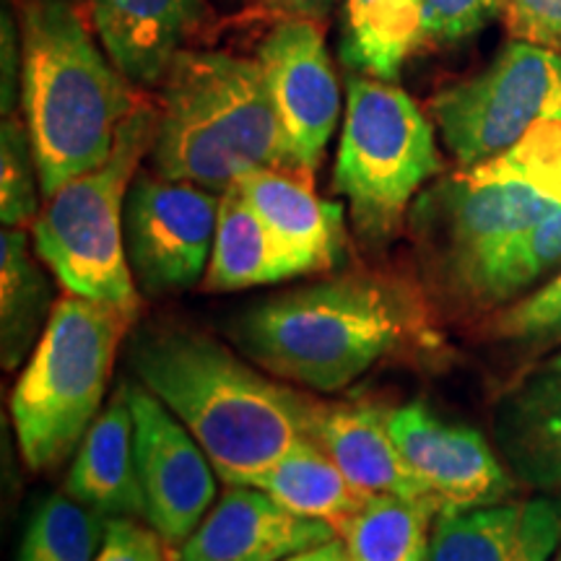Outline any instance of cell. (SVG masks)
<instances>
[{
  "mask_svg": "<svg viewBox=\"0 0 561 561\" xmlns=\"http://www.w3.org/2000/svg\"><path fill=\"white\" fill-rule=\"evenodd\" d=\"M261 216L280 255L297 276L333 271L346 248L341 203L322 201L312 174L299 170H255L237 182Z\"/></svg>",
  "mask_w": 561,
  "mask_h": 561,
  "instance_id": "9a60e30c",
  "label": "cell"
},
{
  "mask_svg": "<svg viewBox=\"0 0 561 561\" xmlns=\"http://www.w3.org/2000/svg\"><path fill=\"white\" fill-rule=\"evenodd\" d=\"M130 367L178 416L224 483L252 486L278 458L314 442L322 403L210 335L182 325H146L130 343Z\"/></svg>",
  "mask_w": 561,
  "mask_h": 561,
  "instance_id": "7a4b0ae2",
  "label": "cell"
},
{
  "mask_svg": "<svg viewBox=\"0 0 561 561\" xmlns=\"http://www.w3.org/2000/svg\"><path fill=\"white\" fill-rule=\"evenodd\" d=\"M294 273L240 187L221 193L214 252L201 291L224 294L289 280Z\"/></svg>",
  "mask_w": 561,
  "mask_h": 561,
  "instance_id": "603a6c76",
  "label": "cell"
},
{
  "mask_svg": "<svg viewBox=\"0 0 561 561\" xmlns=\"http://www.w3.org/2000/svg\"><path fill=\"white\" fill-rule=\"evenodd\" d=\"M62 491L107 517L146 520L128 385L115 390V396L104 403L100 416L83 434Z\"/></svg>",
  "mask_w": 561,
  "mask_h": 561,
  "instance_id": "d6986e66",
  "label": "cell"
},
{
  "mask_svg": "<svg viewBox=\"0 0 561 561\" xmlns=\"http://www.w3.org/2000/svg\"><path fill=\"white\" fill-rule=\"evenodd\" d=\"M437 510L403 496H371L341 533L348 561H426Z\"/></svg>",
  "mask_w": 561,
  "mask_h": 561,
  "instance_id": "484cf974",
  "label": "cell"
},
{
  "mask_svg": "<svg viewBox=\"0 0 561 561\" xmlns=\"http://www.w3.org/2000/svg\"><path fill=\"white\" fill-rule=\"evenodd\" d=\"M297 170L314 174L341 115V89L318 21L280 19L257 53Z\"/></svg>",
  "mask_w": 561,
  "mask_h": 561,
  "instance_id": "4fadbf2b",
  "label": "cell"
},
{
  "mask_svg": "<svg viewBox=\"0 0 561 561\" xmlns=\"http://www.w3.org/2000/svg\"><path fill=\"white\" fill-rule=\"evenodd\" d=\"M551 561H561V546L557 549V553H553V557H551Z\"/></svg>",
  "mask_w": 561,
  "mask_h": 561,
  "instance_id": "8d00e7d4",
  "label": "cell"
},
{
  "mask_svg": "<svg viewBox=\"0 0 561 561\" xmlns=\"http://www.w3.org/2000/svg\"><path fill=\"white\" fill-rule=\"evenodd\" d=\"M546 367H551V369H561V354H557V356H553V359H549V364H546Z\"/></svg>",
  "mask_w": 561,
  "mask_h": 561,
  "instance_id": "d590c367",
  "label": "cell"
},
{
  "mask_svg": "<svg viewBox=\"0 0 561 561\" xmlns=\"http://www.w3.org/2000/svg\"><path fill=\"white\" fill-rule=\"evenodd\" d=\"M561 268V208L536 227L510 237L462 263L439 284L462 305L476 310H500L520 299L533 284Z\"/></svg>",
  "mask_w": 561,
  "mask_h": 561,
  "instance_id": "44dd1931",
  "label": "cell"
},
{
  "mask_svg": "<svg viewBox=\"0 0 561 561\" xmlns=\"http://www.w3.org/2000/svg\"><path fill=\"white\" fill-rule=\"evenodd\" d=\"M335 538L331 525L286 510L268 491L227 483L172 561H280Z\"/></svg>",
  "mask_w": 561,
  "mask_h": 561,
  "instance_id": "5bb4252c",
  "label": "cell"
},
{
  "mask_svg": "<svg viewBox=\"0 0 561 561\" xmlns=\"http://www.w3.org/2000/svg\"><path fill=\"white\" fill-rule=\"evenodd\" d=\"M504 466L538 494H561V369L543 367L504 392L494 409Z\"/></svg>",
  "mask_w": 561,
  "mask_h": 561,
  "instance_id": "ac0fdd59",
  "label": "cell"
},
{
  "mask_svg": "<svg viewBox=\"0 0 561 561\" xmlns=\"http://www.w3.org/2000/svg\"><path fill=\"white\" fill-rule=\"evenodd\" d=\"M94 26L110 60L130 83L164 81L180 45L206 19L203 0H91Z\"/></svg>",
  "mask_w": 561,
  "mask_h": 561,
  "instance_id": "e0dca14e",
  "label": "cell"
},
{
  "mask_svg": "<svg viewBox=\"0 0 561 561\" xmlns=\"http://www.w3.org/2000/svg\"><path fill=\"white\" fill-rule=\"evenodd\" d=\"M388 426L439 515L489 507L515 496L517 479L471 426L442 421L424 403L388 411Z\"/></svg>",
  "mask_w": 561,
  "mask_h": 561,
  "instance_id": "7c38bea8",
  "label": "cell"
},
{
  "mask_svg": "<svg viewBox=\"0 0 561 561\" xmlns=\"http://www.w3.org/2000/svg\"><path fill=\"white\" fill-rule=\"evenodd\" d=\"M561 208V121L419 193L409 229L437 286L462 263Z\"/></svg>",
  "mask_w": 561,
  "mask_h": 561,
  "instance_id": "5b68a950",
  "label": "cell"
},
{
  "mask_svg": "<svg viewBox=\"0 0 561 561\" xmlns=\"http://www.w3.org/2000/svg\"><path fill=\"white\" fill-rule=\"evenodd\" d=\"M39 257V255H37ZM32 255L24 229H3L0 237V356L13 369L30 359L47 320L53 301V280Z\"/></svg>",
  "mask_w": 561,
  "mask_h": 561,
  "instance_id": "d4e9b609",
  "label": "cell"
},
{
  "mask_svg": "<svg viewBox=\"0 0 561 561\" xmlns=\"http://www.w3.org/2000/svg\"><path fill=\"white\" fill-rule=\"evenodd\" d=\"M424 45V0H346L341 60L369 79L396 81Z\"/></svg>",
  "mask_w": 561,
  "mask_h": 561,
  "instance_id": "cb8c5ba5",
  "label": "cell"
},
{
  "mask_svg": "<svg viewBox=\"0 0 561 561\" xmlns=\"http://www.w3.org/2000/svg\"><path fill=\"white\" fill-rule=\"evenodd\" d=\"M39 167L26 121L3 117L0 130V219L3 227L24 229L37 221Z\"/></svg>",
  "mask_w": 561,
  "mask_h": 561,
  "instance_id": "83f0119b",
  "label": "cell"
},
{
  "mask_svg": "<svg viewBox=\"0 0 561 561\" xmlns=\"http://www.w3.org/2000/svg\"><path fill=\"white\" fill-rule=\"evenodd\" d=\"M21 37L16 34V21L3 11V117H9L16 102V87L21 83Z\"/></svg>",
  "mask_w": 561,
  "mask_h": 561,
  "instance_id": "d6a6232c",
  "label": "cell"
},
{
  "mask_svg": "<svg viewBox=\"0 0 561 561\" xmlns=\"http://www.w3.org/2000/svg\"><path fill=\"white\" fill-rule=\"evenodd\" d=\"M261 5L280 19L320 21L333 11L335 0H261Z\"/></svg>",
  "mask_w": 561,
  "mask_h": 561,
  "instance_id": "836d02e7",
  "label": "cell"
},
{
  "mask_svg": "<svg viewBox=\"0 0 561 561\" xmlns=\"http://www.w3.org/2000/svg\"><path fill=\"white\" fill-rule=\"evenodd\" d=\"M252 486L268 491L273 500L301 517L328 523L339 538L375 496L356 486L314 442L291 447L268 471L257 476Z\"/></svg>",
  "mask_w": 561,
  "mask_h": 561,
  "instance_id": "7402d4cb",
  "label": "cell"
},
{
  "mask_svg": "<svg viewBox=\"0 0 561 561\" xmlns=\"http://www.w3.org/2000/svg\"><path fill=\"white\" fill-rule=\"evenodd\" d=\"M280 561H348V553H346V546H343L341 538H335V541H328L322 546H314V549L299 551V553H294V557H286Z\"/></svg>",
  "mask_w": 561,
  "mask_h": 561,
  "instance_id": "e575fe53",
  "label": "cell"
},
{
  "mask_svg": "<svg viewBox=\"0 0 561 561\" xmlns=\"http://www.w3.org/2000/svg\"><path fill=\"white\" fill-rule=\"evenodd\" d=\"M430 115L460 167L496 157L536 125L561 121V53L510 42L481 73L437 91Z\"/></svg>",
  "mask_w": 561,
  "mask_h": 561,
  "instance_id": "9c48e42d",
  "label": "cell"
},
{
  "mask_svg": "<svg viewBox=\"0 0 561 561\" xmlns=\"http://www.w3.org/2000/svg\"><path fill=\"white\" fill-rule=\"evenodd\" d=\"M486 335L494 341L538 346L561 339V271L541 289L504 305L491 314Z\"/></svg>",
  "mask_w": 561,
  "mask_h": 561,
  "instance_id": "f1b7e54d",
  "label": "cell"
},
{
  "mask_svg": "<svg viewBox=\"0 0 561 561\" xmlns=\"http://www.w3.org/2000/svg\"><path fill=\"white\" fill-rule=\"evenodd\" d=\"M507 0H424V45H455L502 16Z\"/></svg>",
  "mask_w": 561,
  "mask_h": 561,
  "instance_id": "f546056e",
  "label": "cell"
},
{
  "mask_svg": "<svg viewBox=\"0 0 561 561\" xmlns=\"http://www.w3.org/2000/svg\"><path fill=\"white\" fill-rule=\"evenodd\" d=\"M151 164L161 178L214 193L255 170H297L261 62L206 50L174 55L161 81Z\"/></svg>",
  "mask_w": 561,
  "mask_h": 561,
  "instance_id": "277c9868",
  "label": "cell"
},
{
  "mask_svg": "<svg viewBox=\"0 0 561 561\" xmlns=\"http://www.w3.org/2000/svg\"><path fill=\"white\" fill-rule=\"evenodd\" d=\"M561 546V494L445 512L426 561H551Z\"/></svg>",
  "mask_w": 561,
  "mask_h": 561,
  "instance_id": "2e32d148",
  "label": "cell"
},
{
  "mask_svg": "<svg viewBox=\"0 0 561 561\" xmlns=\"http://www.w3.org/2000/svg\"><path fill=\"white\" fill-rule=\"evenodd\" d=\"M153 136L157 107L138 102L110 159L66 182L32 224L34 250L66 294L138 314L136 278L125 252V201Z\"/></svg>",
  "mask_w": 561,
  "mask_h": 561,
  "instance_id": "52a82bcc",
  "label": "cell"
},
{
  "mask_svg": "<svg viewBox=\"0 0 561 561\" xmlns=\"http://www.w3.org/2000/svg\"><path fill=\"white\" fill-rule=\"evenodd\" d=\"M512 37L561 53V0H507Z\"/></svg>",
  "mask_w": 561,
  "mask_h": 561,
  "instance_id": "1f68e13d",
  "label": "cell"
},
{
  "mask_svg": "<svg viewBox=\"0 0 561 561\" xmlns=\"http://www.w3.org/2000/svg\"><path fill=\"white\" fill-rule=\"evenodd\" d=\"M146 523L178 549L216 502L219 473L187 426L144 385H128Z\"/></svg>",
  "mask_w": 561,
  "mask_h": 561,
  "instance_id": "8fae6325",
  "label": "cell"
},
{
  "mask_svg": "<svg viewBox=\"0 0 561 561\" xmlns=\"http://www.w3.org/2000/svg\"><path fill=\"white\" fill-rule=\"evenodd\" d=\"M314 445L331 455L335 466L367 494L432 504L430 491L392 439L388 411L362 403H322L314 421Z\"/></svg>",
  "mask_w": 561,
  "mask_h": 561,
  "instance_id": "ffe728a7",
  "label": "cell"
},
{
  "mask_svg": "<svg viewBox=\"0 0 561 561\" xmlns=\"http://www.w3.org/2000/svg\"><path fill=\"white\" fill-rule=\"evenodd\" d=\"M221 193L193 182L138 174L125 201V252L138 289L164 297L206 276Z\"/></svg>",
  "mask_w": 561,
  "mask_h": 561,
  "instance_id": "30bf717a",
  "label": "cell"
},
{
  "mask_svg": "<svg viewBox=\"0 0 561 561\" xmlns=\"http://www.w3.org/2000/svg\"><path fill=\"white\" fill-rule=\"evenodd\" d=\"M107 520V515L66 491L47 496L30 517L16 561H94Z\"/></svg>",
  "mask_w": 561,
  "mask_h": 561,
  "instance_id": "4316f807",
  "label": "cell"
},
{
  "mask_svg": "<svg viewBox=\"0 0 561 561\" xmlns=\"http://www.w3.org/2000/svg\"><path fill=\"white\" fill-rule=\"evenodd\" d=\"M21 107L37 157L39 191L50 198L110 159L138 100L68 0H24Z\"/></svg>",
  "mask_w": 561,
  "mask_h": 561,
  "instance_id": "3957f363",
  "label": "cell"
},
{
  "mask_svg": "<svg viewBox=\"0 0 561 561\" xmlns=\"http://www.w3.org/2000/svg\"><path fill=\"white\" fill-rule=\"evenodd\" d=\"M231 339L268 375L314 392H339L377 364L437 346L421 291L377 271L273 294L237 314Z\"/></svg>",
  "mask_w": 561,
  "mask_h": 561,
  "instance_id": "6da1fadb",
  "label": "cell"
},
{
  "mask_svg": "<svg viewBox=\"0 0 561 561\" xmlns=\"http://www.w3.org/2000/svg\"><path fill=\"white\" fill-rule=\"evenodd\" d=\"M442 170L434 125L419 104L390 81L351 76L333 187L346 198L359 240L369 248L396 240L413 201Z\"/></svg>",
  "mask_w": 561,
  "mask_h": 561,
  "instance_id": "ba28073f",
  "label": "cell"
},
{
  "mask_svg": "<svg viewBox=\"0 0 561 561\" xmlns=\"http://www.w3.org/2000/svg\"><path fill=\"white\" fill-rule=\"evenodd\" d=\"M138 314L66 294L11 392L19 450L32 471L58 468L102 413L117 351Z\"/></svg>",
  "mask_w": 561,
  "mask_h": 561,
  "instance_id": "8992f818",
  "label": "cell"
},
{
  "mask_svg": "<svg viewBox=\"0 0 561 561\" xmlns=\"http://www.w3.org/2000/svg\"><path fill=\"white\" fill-rule=\"evenodd\" d=\"M94 561H172L164 538L136 517H110L102 549Z\"/></svg>",
  "mask_w": 561,
  "mask_h": 561,
  "instance_id": "4dcf8cb0",
  "label": "cell"
}]
</instances>
